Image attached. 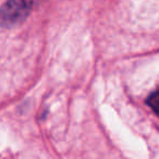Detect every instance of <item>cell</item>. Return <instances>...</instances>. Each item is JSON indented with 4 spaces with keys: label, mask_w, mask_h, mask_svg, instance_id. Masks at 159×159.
<instances>
[{
    "label": "cell",
    "mask_w": 159,
    "mask_h": 159,
    "mask_svg": "<svg viewBox=\"0 0 159 159\" xmlns=\"http://www.w3.org/2000/svg\"><path fill=\"white\" fill-rule=\"evenodd\" d=\"M34 1L35 0H9L1 12L3 26H12L24 20L33 8Z\"/></svg>",
    "instance_id": "1"
},
{
    "label": "cell",
    "mask_w": 159,
    "mask_h": 159,
    "mask_svg": "<svg viewBox=\"0 0 159 159\" xmlns=\"http://www.w3.org/2000/svg\"><path fill=\"white\" fill-rule=\"evenodd\" d=\"M147 105L152 111L159 117V87L154 91L147 98Z\"/></svg>",
    "instance_id": "2"
}]
</instances>
